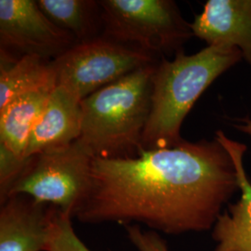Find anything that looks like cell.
<instances>
[{
	"mask_svg": "<svg viewBox=\"0 0 251 251\" xmlns=\"http://www.w3.org/2000/svg\"><path fill=\"white\" fill-rule=\"evenodd\" d=\"M215 139L233 158L241 198L219 216L213 226L214 251H251V182L243 165L247 146L227 138L222 130L216 132Z\"/></svg>",
	"mask_w": 251,
	"mask_h": 251,
	"instance_id": "obj_11",
	"label": "cell"
},
{
	"mask_svg": "<svg viewBox=\"0 0 251 251\" xmlns=\"http://www.w3.org/2000/svg\"><path fill=\"white\" fill-rule=\"evenodd\" d=\"M156 63L130 73L81 100L83 120L77 141L95 158H135L144 151L143 135L151 111Z\"/></svg>",
	"mask_w": 251,
	"mask_h": 251,
	"instance_id": "obj_3",
	"label": "cell"
},
{
	"mask_svg": "<svg viewBox=\"0 0 251 251\" xmlns=\"http://www.w3.org/2000/svg\"><path fill=\"white\" fill-rule=\"evenodd\" d=\"M52 87L56 79L50 61L25 55L12 63H1L0 109L19 96Z\"/></svg>",
	"mask_w": 251,
	"mask_h": 251,
	"instance_id": "obj_13",
	"label": "cell"
},
{
	"mask_svg": "<svg viewBox=\"0 0 251 251\" xmlns=\"http://www.w3.org/2000/svg\"><path fill=\"white\" fill-rule=\"evenodd\" d=\"M191 29L208 46L226 44L239 49L251 65V0H209Z\"/></svg>",
	"mask_w": 251,
	"mask_h": 251,
	"instance_id": "obj_9",
	"label": "cell"
},
{
	"mask_svg": "<svg viewBox=\"0 0 251 251\" xmlns=\"http://www.w3.org/2000/svg\"><path fill=\"white\" fill-rule=\"evenodd\" d=\"M234 127L238 130L251 135V119H243L241 124H235Z\"/></svg>",
	"mask_w": 251,
	"mask_h": 251,
	"instance_id": "obj_17",
	"label": "cell"
},
{
	"mask_svg": "<svg viewBox=\"0 0 251 251\" xmlns=\"http://www.w3.org/2000/svg\"><path fill=\"white\" fill-rule=\"evenodd\" d=\"M101 36L153 54L178 52L194 36L171 0H101Z\"/></svg>",
	"mask_w": 251,
	"mask_h": 251,
	"instance_id": "obj_4",
	"label": "cell"
},
{
	"mask_svg": "<svg viewBox=\"0 0 251 251\" xmlns=\"http://www.w3.org/2000/svg\"><path fill=\"white\" fill-rule=\"evenodd\" d=\"M71 212L56 207L45 251H90L75 232Z\"/></svg>",
	"mask_w": 251,
	"mask_h": 251,
	"instance_id": "obj_15",
	"label": "cell"
},
{
	"mask_svg": "<svg viewBox=\"0 0 251 251\" xmlns=\"http://www.w3.org/2000/svg\"><path fill=\"white\" fill-rule=\"evenodd\" d=\"M75 38L54 25L33 0H0L1 62L25 55L52 61L75 45Z\"/></svg>",
	"mask_w": 251,
	"mask_h": 251,
	"instance_id": "obj_7",
	"label": "cell"
},
{
	"mask_svg": "<svg viewBox=\"0 0 251 251\" xmlns=\"http://www.w3.org/2000/svg\"><path fill=\"white\" fill-rule=\"evenodd\" d=\"M127 236L139 251H170L166 241L154 231H144L138 225H126Z\"/></svg>",
	"mask_w": 251,
	"mask_h": 251,
	"instance_id": "obj_16",
	"label": "cell"
},
{
	"mask_svg": "<svg viewBox=\"0 0 251 251\" xmlns=\"http://www.w3.org/2000/svg\"><path fill=\"white\" fill-rule=\"evenodd\" d=\"M243 58L239 49L216 44L186 55L181 50L173 61L165 57L152 77L151 111L143 135L145 150L170 149L184 140L180 126L208 86Z\"/></svg>",
	"mask_w": 251,
	"mask_h": 251,
	"instance_id": "obj_2",
	"label": "cell"
},
{
	"mask_svg": "<svg viewBox=\"0 0 251 251\" xmlns=\"http://www.w3.org/2000/svg\"><path fill=\"white\" fill-rule=\"evenodd\" d=\"M94 158L78 141L65 148L36 154L12 184L7 199L25 195L73 214L90 186Z\"/></svg>",
	"mask_w": 251,
	"mask_h": 251,
	"instance_id": "obj_6",
	"label": "cell"
},
{
	"mask_svg": "<svg viewBox=\"0 0 251 251\" xmlns=\"http://www.w3.org/2000/svg\"><path fill=\"white\" fill-rule=\"evenodd\" d=\"M239 190L230 153L217 140L183 141L135 158H94L73 216L83 224H142L179 235L213 228Z\"/></svg>",
	"mask_w": 251,
	"mask_h": 251,
	"instance_id": "obj_1",
	"label": "cell"
},
{
	"mask_svg": "<svg viewBox=\"0 0 251 251\" xmlns=\"http://www.w3.org/2000/svg\"><path fill=\"white\" fill-rule=\"evenodd\" d=\"M55 210L25 195L9 197L1 204L0 251H45Z\"/></svg>",
	"mask_w": 251,
	"mask_h": 251,
	"instance_id": "obj_8",
	"label": "cell"
},
{
	"mask_svg": "<svg viewBox=\"0 0 251 251\" xmlns=\"http://www.w3.org/2000/svg\"><path fill=\"white\" fill-rule=\"evenodd\" d=\"M38 7L54 25L70 33L77 43L101 36L99 1L38 0Z\"/></svg>",
	"mask_w": 251,
	"mask_h": 251,
	"instance_id": "obj_14",
	"label": "cell"
},
{
	"mask_svg": "<svg viewBox=\"0 0 251 251\" xmlns=\"http://www.w3.org/2000/svg\"><path fill=\"white\" fill-rule=\"evenodd\" d=\"M81 100L56 86L45 111L29 137L25 159L70 146L79 139L83 114Z\"/></svg>",
	"mask_w": 251,
	"mask_h": 251,
	"instance_id": "obj_10",
	"label": "cell"
},
{
	"mask_svg": "<svg viewBox=\"0 0 251 251\" xmlns=\"http://www.w3.org/2000/svg\"><path fill=\"white\" fill-rule=\"evenodd\" d=\"M55 87L19 96L0 109V144L25 159L29 137L42 117Z\"/></svg>",
	"mask_w": 251,
	"mask_h": 251,
	"instance_id": "obj_12",
	"label": "cell"
},
{
	"mask_svg": "<svg viewBox=\"0 0 251 251\" xmlns=\"http://www.w3.org/2000/svg\"><path fill=\"white\" fill-rule=\"evenodd\" d=\"M157 56L100 36L76 43L50 61L56 86L82 100L92 93L144 66Z\"/></svg>",
	"mask_w": 251,
	"mask_h": 251,
	"instance_id": "obj_5",
	"label": "cell"
}]
</instances>
